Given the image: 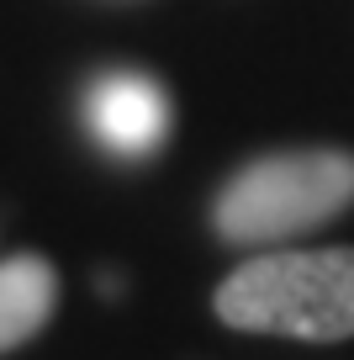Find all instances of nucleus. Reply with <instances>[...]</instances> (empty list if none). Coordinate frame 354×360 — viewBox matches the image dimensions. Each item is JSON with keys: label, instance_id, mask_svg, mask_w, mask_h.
Wrapping results in <instances>:
<instances>
[{"label": "nucleus", "instance_id": "3", "mask_svg": "<svg viewBox=\"0 0 354 360\" xmlns=\"http://www.w3.org/2000/svg\"><path fill=\"white\" fill-rule=\"evenodd\" d=\"M85 127L106 154L117 159H148L169 138V101L164 85L133 69H111L90 79L85 90Z\"/></svg>", "mask_w": 354, "mask_h": 360}, {"label": "nucleus", "instance_id": "1", "mask_svg": "<svg viewBox=\"0 0 354 360\" xmlns=\"http://www.w3.org/2000/svg\"><path fill=\"white\" fill-rule=\"evenodd\" d=\"M238 334H280L307 345L354 339V249H265L211 292Z\"/></svg>", "mask_w": 354, "mask_h": 360}, {"label": "nucleus", "instance_id": "4", "mask_svg": "<svg viewBox=\"0 0 354 360\" xmlns=\"http://www.w3.org/2000/svg\"><path fill=\"white\" fill-rule=\"evenodd\" d=\"M53 307H58V270L43 255L0 259V355L43 334Z\"/></svg>", "mask_w": 354, "mask_h": 360}, {"label": "nucleus", "instance_id": "2", "mask_svg": "<svg viewBox=\"0 0 354 360\" xmlns=\"http://www.w3.org/2000/svg\"><path fill=\"white\" fill-rule=\"evenodd\" d=\"M354 207L349 148H286L249 159L211 202V228L232 249H275Z\"/></svg>", "mask_w": 354, "mask_h": 360}]
</instances>
